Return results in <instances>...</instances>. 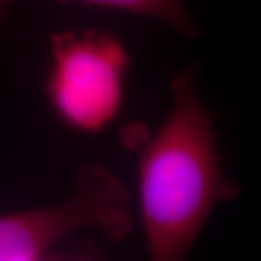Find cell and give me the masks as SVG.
<instances>
[{
	"label": "cell",
	"mask_w": 261,
	"mask_h": 261,
	"mask_svg": "<svg viewBox=\"0 0 261 261\" xmlns=\"http://www.w3.org/2000/svg\"><path fill=\"white\" fill-rule=\"evenodd\" d=\"M47 97L56 115L80 132H99L116 118L129 67L125 47L99 31L51 37Z\"/></svg>",
	"instance_id": "obj_3"
},
{
	"label": "cell",
	"mask_w": 261,
	"mask_h": 261,
	"mask_svg": "<svg viewBox=\"0 0 261 261\" xmlns=\"http://www.w3.org/2000/svg\"><path fill=\"white\" fill-rule=\"evenodd\" d=\"M16 0H0L6 8ZM57 2H82L87 5L116 9L159 20L176 31L181 37H196L197 27L183 0H57Z\"/></svg>",
	"instance_id": "obj_4"
},
{
	"label": "cell",
	"mask_w": 261,
	"mask_h": 261,
	"mask_svg": "<svg viewBox=\"0 0 261 261\" xmlns=\"http://www.w3.org/2000/svg\"><path fill=\"white\" fill-rule=\"evenodd\" d=\"M129 199L113 171L87 161L77 170L74 190L67 199L0 215V261L60 260L68 240L86 231L121 243L134 228Z\"/></svg>",
	"instance_id": "obj_2"
},
{
	"label": "cell",
	"mask_w": 261,
	"mask_h": 261,
	"mask_svg": "<svg viewBox=\"0 0 261 261\" xmlns=\"http://www.w3.org/2000/svg\"><path fill=\"white\" fill-rule=\"evenodd\" d=\"M5 9H6V8H2V6H0V23H2L3 15H5Z\"/></svg>",
	"instance_id": "obj_5"
},
{
	"label": "cell",
	"mask_w": 261,
	"mask_h": 261,
	"mask_svg": "<svg viewBox=\"0 0 261 261\" xmlns=\"http://www.w3.org/2000/svg\"><path fill=\"white\" fill-rule=\"evenodd\" d=\"M171 109L154 130L130 126L122 141L138 155V202L152 261L185 260L211 215L238 196L225 174L214 118L199 94V67H185L170 83Z\"/></svg>",
	"instance_id": "obj_1"
}]
</instances>
